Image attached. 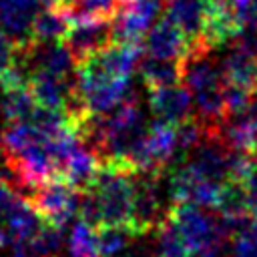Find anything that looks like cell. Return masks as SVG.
Here are the masks:
<instances>
[{
	"label": "cell",
	"mask_w": 257,
	"mask_h": 257,
	"mask_svg": "<svg viewBox=\"0 0 257 257\" xmlns=\"http://www.w3.org/2000/svg\"><path fill=\"white\" fill-rule=\"evenodd\" d=\"M169 219L183 233L193 253H223L225 241L231 235V229L217 215L211 217L203 207L195 203H173L167 211Z\"/></svg>",
	"instance_id": "6da1fadb"
},
{
	"label": "cell",
	"mask_w": 257,
	"mask_h": 257,
	"mask_svg": "<svg viewBox=\"0 0 257 257\" xmlns=\"http://www.w3.org/2000/svg\"><path fill=\"white\" fill-rule=\"evenodd\" d=\"M28 199L46 223L64 229L74 217H78L82 191H78L64 179H54L40 185Z\"/></svg>",
	"instance_id": "7a4b0ae2"
},
{
	"label": "cell",
	"mask_w": 257,
	"mask_h": 257,
	"mask_svg": "<svg viewBox=\"0 0 257 257\" xmlns=\"http://www.w3.org/2000/svg\"><path fill=\"white\" fill-rule=\"evenodd\" d=\"M221 185L201 175L189 161L179 165L169 177V197L173 203H195L203 209H217Z\"/></svg>",
	"instance_id": "3957f363"
},
{
	"label": "cell",
	"mask_w": 257,
	"mask_h": 257,
	"mask_svg": "<svg viewBox=\"0 0 257 257\" xmlns=\"http://www.w3.org/2000/svg\"><path fill=\"white\" fill-rule=\"evenodd\" d=\"M163 219H161L159 175L135 173V199H133V215L128 227L137 237H143L153 229H157Z\"/></svg>",
	"instance_id": "277c9868"
},
{
	"label": "cell",
	"mask_w": 257,
	"mask_h": 257,
	"mask_svg": "<svg viewBox=\"0 0 257 257\" xmlns=\"http://www.w3.org/2000/svg\"><path fill=\"white\" fill-rule=\"evenodd\" d=\"M145 52L155 58L179 60L183 62L195 52V44L189 36L165 14L159 18L145 36Z\"/></svg>",
	"instance_id": "5b68a950"
},
{
	"label": "cell",
	"mask_w": 257,
	"mask_h": 257,
	"mask_svg": "<svg viewBox=\"0 0 257 257\" xmlns=\"http://www.w3.org/2000/svg\"><path fill=\"white\" fill-rule=\"evenodd\" d=\"M62 40L74 54L76 62H80L114 42V20L72 22Z\"/></svg>",
	"instance_id": "8992f818"
},
{
	"label": "cell",
	"mask_w": 257,
	"mask_h": 257,
	"mask_svg": "<svg viewBox=\"0 0 257 257\" xmlns=\"http://www.w3.org/2000/svg\"><path fill=\"white\" fill-rule=\"evenodd\" d=\"M42 0H0V28L18 44L26 48L34 42V22L40 14Z\"/></svg>",
	"instance_id": "52a82bcc"
},
{
	"label": "cell",
	"mask_w": 257,
	"mask_h": 257,
	"mask_svg": "<svg viewBox=\"0 0 257 257\" xmlns=\"http://www.w3.org/2000/svg\"><path fill=\"white\" fill-rule=\"evenodd\" d=\"M193 94L187 86L171 84L161 88H149V106L155 118L181 124L193 116Z\"/></svg>",
	"instance_id": "ba28073f"
},
{
	"label": "cell",
	"mask_w": 257,
	"mask_h": 257,
	"mask_svg": "<svg viewBox=\"0 0 257 257\" xmlns=\"http://www.w3.org/2000/svg\"><path fill=\"white\" fill-rule=\"evenodd\" d=\"M211 0H169L165 14L189 36L197 50H209L203 42V32L207 26Z\"/></svg>",
	"instance_id": "9c48e42d"
},
{
	"label": "cell",
	"mask_w": 257,
	"mask_h": 257,
	"mask_svg": "<svg viewBox=\"0 0 257 257\" xmlns=\"http://www.w3.org/2000/svg\"><path fill=\"white\" fill-rule=\"evenodd\" d=\"M30 92L34 94L38 106L46 108H60L66 110L74 98V80L62 78L44 70L30 72Z\"/></svg>",
	"instance_id": "30bf717a"
},
{
	"label": "cell",
	"mask_w": 257,
	"mask_h": 257,
	"mask_svg": "<svg viewBox=\"0 0 257 257\" xmlns=\"http://www.w3.org/2000/svg\"><path fill=\"white\" fill-rule=\"evenodd\" d=\"M100 165H102V161H100L98 153L82 141L66 157L62 171H60V179H64L78 191H86L90 187V183L94 181Z\"/></svg>",
	"instance_id": "8fae6325"
},
{
	"label": "cell",
	"mask_w": 257,
	"mask_h": 257,
	"mask_svg": "<svg viewBox=\"0 0 257 257\" xmlns=\"http://www.w3.org/2000/svg\"><path fill=\"white\" fill-rule=\"evenodd\" d=\"M122 6L124 0H54L50 8L72 24L82 20H114Z\"/></svg>",
	"instance_id": "7c38bea8"
},
{
	"label": "cell",
	"mask_w": 257,
	"mask_h": 257,
	"mask_svg": "<svg viewBox=\"0 0 257 257\" xmlns=\"http://www.w3.org/2000/svg\"><path fill=\"white\" fill-rule=\"evenodd\" d=\"M221 70L227 84L245 88L249 92L257 90V56H253L239 44L225 56Z\"/></svg>",
	"instance_id": "4fadbf2b"
},
{
	"label": "cell",
	"mask_w": 257,
	"mask_h": 257,
	"mask_svg": "<svg viewBox=\"0 0 257 257\" xmlns=\"http://www.w3.org/2000/svg\"><path fill=\"white\" fill-rule=\"evenodd\" d=\"M4 223H6V229L12 237V241H30L42 227L44 219L40 217V213L36 211L32 201L28 197L20 195Z\"/></svg>",
	"instance_id": "5bb4252c"
},
{
	"label": "cell",
	"mask_w": 257,
	"mask_h": 257,
	"mask_svg": "<svg viewBox=\"0 0 257 257\" xmlns=\"http://www.w3.org/2000/svg\"><path fill=\"white\" fill-rule=\"evenodd\" d=\"M219 133L231 151L257 153V122L247 112L225 118Z\"/></svg>",
	"instance_id": "9a60e30c"
},
{
	"label": "cell",
	"mask_w": 257,
	"mask_h": 257,
	"mask_svg": "<svg viewBox=\"0 0 257 257\" xmlns=\"http://www.w3.org/2000/svg\"><path fill=\"white\" fill-rule=\"evenodd\" d=\"M143 82L147 88H161L179 84L183 80V62L179 60H167V58H155L149 56L141 60L139 64Z\"/></svg>",
	"instance_id": "2e32d148"
},
{
	"label": "cell",
	"mask_w": 257,
	"mask_h": 257,
	"mask_svg": "<svg viewBox=\"0 0 257 257\" xmlns=\"http://www.w3.org/2000/svg\"><path fill=\"white\" fill-rule=\"evenodd\" d=\"M0 112L8 124L12 122H28L38 108L30 86H18L10 90H0Z\"/></svg>",
	"instance_id": "e0dca14e"
},
{
	"label": "cell",
	"mask_w": 257,
	"mask_h": 257,
	"mask_svg": "<svg viewBox=\"0 0 257 257\" xmlns=\"http://www.w3.org/2000/svg\"><path fill=\"white\" fill-rule=\"evenodd\" d=\"M157 257H195L191 245L183 237V233L177 229V225L165 215L161 225L157 227Z\"/></svg>",
	"instance_id": "ac0fdd59"
},
{
	"label": "cell",
	"mask_w": 257,
	"mask_h": 257,
	"mask_svg": "<svg viewBox=\"0 0 257 257\" xmlns=\"http://www.w3.org/2000/svg\"><path fill=\"white\" fill-rule=\"evenodd\" d=\"M66 247L70 257H100L98 229L78 217L70 227Z\"/></svg>",
	"instance_id": "d6986e66"
},
{
	"label": "cell",
	"mask_w": 257,
	"mask_h": 257,
	"mask_svg": "<svg viewBox=\"0 0 257 257\" xmlns=\"http://www.w3.org/2000/svg\"><path fill=\"white\" fill-rule=\"evenodd\" d=\"M70 28V22L56 12L54 8H46L44 12H40L36 16L34 22V42H54V40H62L66 36Z\"/></svg>",
	"instance_id": "ffe728a7"
},
{
	"label": "cell",
	"mask_w": 257,
	"mask_h": 257,
	"mask_svg": "<svg viewBox=\"0 0 257 257\" xmlns=\"http://www.w3.org/2000/svg\"><path fill=\"white\" fill-rule=\"evenodd\" d=\"M137 235L128 225H102L98 227V247L100 257H116L128 249Z\"/></svg>",
	"instance_id": "44dd1931"
},
{
	"label": "cell",
	"mask_w": 257,
	"mask_h": 257,
	"mask_svg": "<svg viewBox=\"0 0 257 257\" xmlns=\"http://www.w3.org/2000/svg\"><path fill=\"white\" fill-rule=\"evenodd\" d=\"M231 239V257H257V217H247Z\"/></svg>",
	"instance_id": "7402d4cb"
},
{
	"label": "cell",
	"mask_w": 257,
	"mask_h": 257,
	"mask_svg": "<svg viewBox=\"0 0 257 257\" xmlns=\"http://www.w3.org/2000/svg\"><path fill=\"white\" fill-rule=\"evenodd\" d=\"M30 243L44 257H58V253L62 249V229L44 221L42 227L38 229V233L30 239Z\"/></svg>",
	"instance_id": "603a6c76"
},
{
	"label": "cell",
	"mask_w": 257,
	"mask_h": 257,
	"mask_svg": "<svg viewBox=\"0 0 257 257\" xmlns=\"http://www.w3.org/2000/svg\"><path fill=\"white\" fill-rule=\"evenodd\" d=\"M18 44L0 28V78L4 76V72L8 68H12L18 62Z\"/></svg>",
	"instance_id": "cb8c5ba5"
},
{
	"label": "cell",
	"mask_w": 257,
	"mask_h": 257,
	"mask_svg": "<svg viewBox=\"0 0 257 257\" xmlns=\"http://www.w3.org/2000/svg\"><path fill=\"white\" fill-rule=\"evenodd\" d=\"M18 197L20 195L12 189V183L6 179H0V221H6V217H8V213L14 207Z\"/></svg>",
	"instance_id": "d4e9b609"
},
{
	"label": "cell",
	"mask_w": 257,
	"mask_h": 257,
	"mask_svg": "<svg viewBox=\"0 0 257 257\" xmlns=\"http://www.w3.org/2000/svg\"><path fill=\"white\" fill-rule=\"evenodd\" d=\"M12 257H44L30 241H12Z\"/></svg>",
	"instance_id": "484cf974"
},
{
	"label": "cell",
	"mask_w": 257,
	"mask_h": 257,
	"mask_svg": "<svg viewBox=\"0 0 257 257\" xmlns=\"http://www.w3.org/2000/svg\"><path fill=\"white\" fill-rule=\"evenodd\" d=\"M245 189H247V201H249V211L251 215L257 217V171L247 179L245 183Z\"/></svg>",
	"instance_id": "4316f807"
},
{
	"label": "cell",
	"mask_w": 257,
	"mask_h": 257,
	"mask_svg": "<svg viewBox=\"0 0 257 257\" xmlns=\"http://www.w3.org/2000/svg\"><path fill=\"white\" fill-rule=\"evenodd\" d=\"M6 245H12V237H10L8 229H0V249Z\"/></svg>",
	"instance_id": "83f0119b"
}]
</instances>
